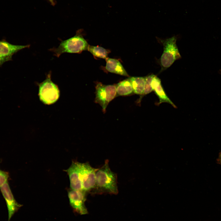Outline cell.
<instances>
[{
  "label": "cell",
  "mask_w": 221,
  "mask_h": 221,
  "mask_svg": "<svg viewBox=\"0 0 221 221\" xmlns=\"http://www.w3.org/2000/svg\"><path fill=\"white\" fill-rule=\"evenodd\" d=\"M98 169L92 167L88 162L81 163L80 179L83 190L87 192L94 188L95 184L96 172Z\"/></svg>",
  "instance_id": "6"
},
{
  "label": "cell",
  "mask_w": 221,
  "mask_h": 221,
  "mask_svg": "<svg viewBox=\"0 0 221 221\" xmlns=\"http://www.w3.org/2000/svg\"><path fill=\"white\" fill-rule=\"evenodd\" d=\"M220 72V73L221 74V71Z\"/></svg>",
  "instance_id": "21"
},
{
  "label": "cell",
  "mask_w": 221,
  "mask_h": 221,
  "mask_svg": "<svg viewBox=\"0 0 221 221\" xmlns=\"http://www.w3.org/2000/svg\"><path fill=\"white\" fill-rule=\"evenodd\" d=\"M158 42L163 47V52L160 59L161 67L160 72L169 68L176 60L180 59L181 56L176 44L177 37L175 36L164 39L157 38Z\"/></svg>",
  "instance_id": "2"
},
{
  "label": "cell",
  "mask_w": 221,
  "mask_h": 221,
  "mask_svg": "<svg viewBox=\"0 0 221 221\" xmlns=\"http://www.w3.org/2000/svg\"><path fill=\"white\" fill-rule=\"evenodd\" d=\"M48 0L52 5L54 6L55 5V4L54 0Z\"/></svg>",
  "instance_id": "20"
},
{
  "label": "cell",
  "mask_w": 221,
  "mask_h": 221,
  "mask_svg": "<svg viewBox=\"0 0 221 221\" xmlns=\"http://www.w3.org/2000/svg\"><path fill=\"white\" fill-rule=\"evenodd\" d=\"M89 45L79 31L73 37L61 41L57 48L49 49L54 53V55L59 57L64 53H79L87 50Z\"/></svg>",
  "instance_id": "3"
},
{
  "label": "cell",
  "mask_w": 221,
  "mask_h": 221,
  "mask_svg": "<svg viewBox=\"0 0 221 221\" xmlns=\"http://www.w3.org/2000/svg\"><path fill=\"white\" fill-rule=\"evenodd\" d=\"M106 60V69L108 72L124 76H129L123 66L118 60L107 58Z\"/></svg>",
  "instance_id": "12"
},
{
  "label": "cell",
  "mask_w": 221,
  "mask_h": 221,
  "mask_svg": "<svg viewBox=\"0 0 221 221\" xmlns=\"http://www.w3.org/2000/svg\"><path fill=\"white\" fill-rule=\"evenodd\" d=\"M132 83L134 93L138 95H142L145 87V77H132L128 78Z\"/></svg>",
  "instance_id": "14"
},
{
  "label": "cell",
  "mask_w": 221,
  "mask_h": 221,
  "mask_svg": "<svg viewBox=\"0 0 221 221\" xmlns=\"http://www.w3.org/2000/svg\"><path fill=\"white\" fill-rule=\"evenodd\" d=\"M151 86L153 91L159 99L158 104L164 102L167 103L176 108V106L166 95L161 85L160 79L154 75L151 82Z\"/></svg>",
  "instance_id": "11"
},
{
  "label": "cell",
  "mask_w": 221,
  "mask_h": 221,
  "mask_svg": "<svg viewBox=\"0 0 221 221\" xmlns=\"http://www.w3.org/2000/svg\"><path fill=\"white\" fill-rule=\"evenodd\" d=\"M39 87L38 95L40 100L46 105L52 104L59 99L60 90L58 86L51 79V72L47 75L43 82L37 83Z\"/></svg>",
  "instance_id": "4"
},
{
  "label": "cell",
  "mask_w": 221,
  "mask_h": 221,
  "mask_svg": "<svg viewBox=\"0 0 221 221\" xmlns=\"http://www.w3.org/2000/svg\"><path fill=\"white\" fill-rule=\"evenodd\" d=\"M95 102L100 105L105 113L109 103L116 96V85L98 83L95 87Z\"/></svg>",
  "instance_id": "5"
},
{
  "label": "cell",
  "mask_w": 221,
  "mask_h": 221,
  "mask_svg": "<svg viewBox=\"0 0 221 221\" xmlns=\"http://www.w3.org/2000/svg\"><path fill=\"white\" fill-rule=\"evenodd\" d=\"M87 192L83 190L71 189L68 193L70 203L72 207L81 214H86L87 211L85 206Z\"/></svg>",
  "instance_id": "7"
},
{
  "label": "cell",
  "mask_w": 221,
  "mask_h": 221,
  "mask_svg": "<svg viewBox=\"0 0 221 221\" xmlns=\"http://www.w3.org/2000/svg\"><path fill=\"white\" fill-rule=\"evenodd\" d=\"M116 174L112 172L106 160L103 165L96 172L94 188L91 191L93 193H107L116 194L118 192Z\"/></svg>",
  "instance_id": "1"
},
{
  "label": "cell",
  "mask_w": 221,
  "mask_h": 221,
  "mask_svg": "<svg viewBox=\"0 0 221 221\" xmlns=\"http://www.w3.org/2000/svg\"><path fill=\"white\" fill-rule=\"evenodd\" d=\"M8 177L7 173L0 171V187L7 182Z\"/></svg>",
  "instance_id": "17"
},
{
  "label": "cell",
  "mask_w": 221,
  "mask_h": 221,
  "mask_svg": "<svg viewBox=\"0 0 221 221\" xmlns=\"http://www.w3.org/2000/svg\"><path fill=\"white\" fill-rule=\"evenodd\" d=\"M87 50L95 57L106 60L107 58L108 51L101 47L89 45Z\"/></svg>",
  "instance_id": "15"
},
{
  "label": "cell",
  "mask_w": 221,
  "mask_h": 221,
  "mask_svg": "<svg viewBox=\"0 0 221 221\" xmlns=\"http://www.w3.org/2000/svg\"><path fill=\"white\" fill-rule=\"evenodd\" d=\"M116 85V95L126 96L134 93L132 83L129 79L120 82Z\"/></svg>",
  "instance_id": "13"
},
{
  "label": "cell",
  "mask_w": 221,
  "mask_h": 221,
  "mask_svg": "<svg viewBox=\"0 0 221 221\" xmlns=\"http://www.w3.org/2000/svg\"><path fill=\"white\" fill-rule=\"evenodd\" d=\"M29 46V45H14L5 41H0V55L8 61L11 59L14 54Z\"/></svg>",
  "instance_id": "10"
},
{
  "label": "cell",
  "mask_w": 221,
  "mask_h": 221,
  "mask_svg": "<svg viewBox=\"0 0 221 221\" xmlns=\"http://www.w3.org/2000/svg\"><path fill=\"white\" fill-rule=\"evenodd\" d=\"M217 161L218 163L221 165V152H220L219 154L217 159Z\"/></svg>",
  "instance_id": "19"
},
{
  "label": "cell",
  "mask_w": 221,
  "mask_h": 221,
  "mask_svg": "<svg viewBox=\"0 0 221 221\" xmlns=\"http://www.w3.org/2000/svg\"><path fill=\"white\" fill-rule=\"evenodd\" d=\"M154 75L151 74L145 77V85L143 95L150 93L153 91L151 86V82Z\"/></svg>",
  "instance_id": "16"
},
{
  "label": "cell",
  "mask_w": 221,
  "mask_h": 221,
  "mask_svg": "<svg viewBox=\"0 0 221 221\" xmlns=\"http://www.w3.org/2000/svg\"><path fill=\"white\" fill-rule=\"evenodd\" d=\"M7 60L4 58L0 55V65Z\"/></svg>",
  "instance_id": "18"
},
{
  "label": "cell",
  "mask_w": 221,
  "mask_h": 221,
  "mask_svg": "<svg viewBox=\"0 0 221 221\" xmlns=\"http://www.w3.org/2000/svg\"><path fill=\"white\" fill-rule=\"evenodd\" d=\"M80 164L77 161L72 162L70 167L65 170L69 176L70 187L72 190H83L80 179Z\"/></svg>",
  "instance_id": "9"
},
{
  "label": "cell",
  "mask_w": 221,
  "mask_h": 221,
  "mask_svg": "<svg viewBox=\"0 0 221 221\" xmlns=\"http://www.w3.org/2000/svg\"><path fill=\"white\" fill-rule=\"evenodd\" d=\"M0 188L6 203L9 221L14 213L22 205L18 204L14 199L7 182Z\"/></svg>",
  "instance_id": "8"
}]
</instances>
